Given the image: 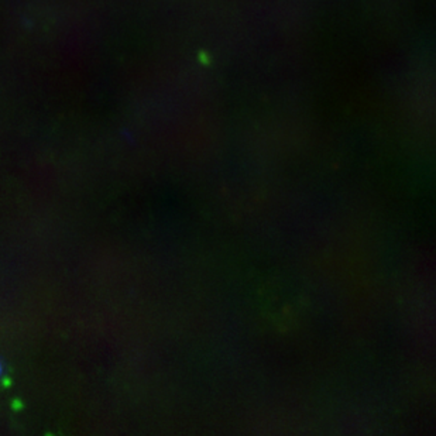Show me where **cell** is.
Masks as SVG:
<instances>
[{
	"mask_svg": "<svg viewBox=\"0 0 436 436\" xmlns=\"http://www.w3.org/2000/svg\"><path fill=\"white\" fill-rule=\"evenodd\" d=\"M0 373H2V366H0Z\"/></svg>",
	"mask_w": 436,
	"mask_h": 436,
	"instance_id": "obj_1",
	"label": "cell"
}]
</instances>
